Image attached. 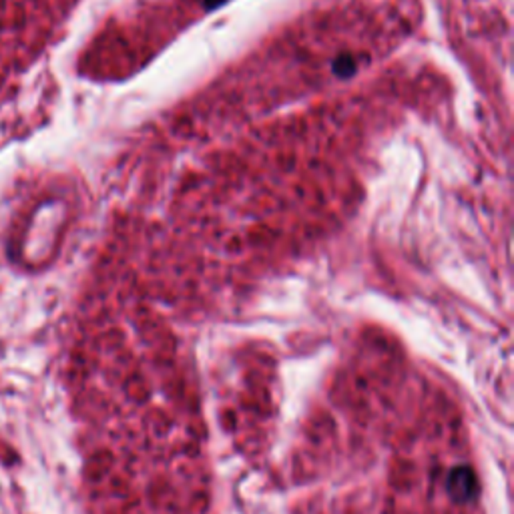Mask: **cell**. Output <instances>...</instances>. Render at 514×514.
<instances>
[{
	"mask_svg": "<svg viewBox=\"0 0 514 514\" xmlns=\"http://www.w3.org/2000/svg\"><path fill=\"white\" fill-rule=\"evenodd\" d=\"M334 71H336V75H339V77H350L356 71V64H354V60L350 59L348 55H344V57H339L334 62Z\"/></svg>",
	"mask_w": 514,
	"mask_h": 514,
	"instance_id": "obj_1",
	"label": "cell"
}]
</instances>
